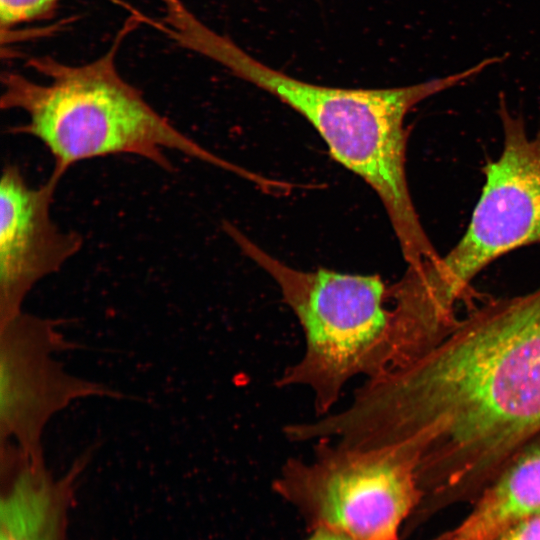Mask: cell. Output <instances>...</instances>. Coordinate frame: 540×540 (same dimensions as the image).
Wrapping results in <instances>:
<instances>
[{"label":"cell","mask_w":540,"mask_h":540,"mask_svg":"<svg viewBox=\"0 0 540 540\" xmlns=\"http://www.w3.org/2000/svg\"><path fill=\"white\" fill-rule=\"evenodd\" d=\"M492 540H540V515L515 524Z\"/></svg>","instance_id":"obj_12"},{"label":"cell","mask_w":540,"mask_h":540,"mask_svg":"<svg viewBox=\"0 0 540 540\" xmlns=\"http://www.w3.org/2000/svg\"><path fill=\"white\" fill-rule=\"evenodd\" d=\"M130 10L110 47L90 62L68 64L50 55L28 58L26 65L44 82L15 71L2 73L1 108L26 115L9 133L39 140L54 162L50 177L58 181L79 162L122 154L172 171L167 151L241 172L180 131L123 78L117 54L124 39L143 24L140 12Z\"/></svg>","instance_id":"obj_3"},{"label":"cell","mask_w":540,"mask_h":540,"mask_svg":"<svg viewBox=\"0 0 540 540\" xmlns=\"http://www.w3.org/2000/svg\"><path fill=\"white\" fill-rule=\"evenodd\" d=\"M61 0H0L2 39L12 29L25 23L50 19Z\"/></svg>","instance_id":"obj_11"},{"label":"cell","mask_w":540,"mask_h":540,"mask_svg":"<svg viewBox=\"0 0 540 540\" xmlns=\"http://www.w3.org/2000/svg\"><path fill=\"white\" fill-rule=\"evenodd\" d=\"M91 451L54 474L44 454L0 441V540H68L69 517Z\"/></svg>","instance_id":"obj_9"},{"label":"cell","mask_w":540,"mask_h":540,"mask_svg":"<svg viewBox=\"0 0 540 540\" xmlns=\"http://www.w3.org/2000/svg\"><path fill=\"white\" fill-rule=\"evenodd\" d=\"M305 540H353L347 536H344L340 533L327 530V529H313L312 533ZM429 540H445V533L431 538Z\"/></svg>","instance_id":"obj_13"},{"label":"cell","mask_w":540,"mask_h":540,"mask_svg":"<svg viewBox=\"0 0 540 540\" xmlns=\"http://www.w3.org/2000/svg\"><path fill=\"white\" fill-rule=\"evenodd\" d=\"M59 181L31 186L21 169L7 163L0 182V322L22 312L34 286L78 253L82 236L62 230L51 205Z\"/></svg>","instance_id":"obj_8"},{"label":"cell","mask_w":540,"mask_h":540,"mask_svg":"<svg viewBox=\"0 0 540 540\" xmlns=\"http://www.w3.org/2000/svg\"><path fill=\"white\" fill-rule=\"evenodd\" d=\"M195 51L234 76L270 93L302 115L326 143L331 156L361 177L378 195L407 266L439 257L422 227L406 174L408 112L423 100L456 86L503 56L445 77L394 88H339L309 83L276 70L211 28L196 39Z\"/></svg>","instance_id":"obj_2"},{"label":"cell","mask_w":540,"mask_h":540,"mask_svg":"<svg viewBox=\"0 0 540 540\" xmlns=\"http://www.w3.org/2000/svg\"><path fill=\"white\" fill-rule=\"evenodd\" d=\"M225 231L277 284L304 336L301 357L276 381L312 393L318 416L333 411L354 378L387 368L394 311L391 287L379 275L293 268L261 249L232 224Z\"/></svg>","instance_id":"obj_4"},{"label":"cell","mask_w":540,"mask_h":540,"mask_svg":"<svg viewBox=\"0 0 540 540\" xmlns=\"http://www.w3.org/2000/svg\"><path fill=\"white\" fill-rule=\"evenodd\" d=\"M310 458L290 457L273 490L313 529L353 540H401L420 503L415 467L387 448L314 442Z\"/></svg>","instance_id":"obj_6"},{"label":"cell","mask_w":540,"mask_h":540,"mask_svg":"<svg viewBox=\"0 0 540 540\" xmlns=\"http://www.w3.org/2000/svg\"><path fill=\"white\" fill-rule=\"evenodd\" d=\"M342 419L356 444L414 464L424 519L473 503L540 432V286L488 301L364 380Z\"/></svg>","instance_id":"obj_1"},{"label":"cell","mask_w":540,"mask_h":540,"mask_svg":"<svg viewBox=\"0 0 540 540\" xmlns=\"http://www.w3.org/2000/svg\"><path fill=\"white\" fill-rule=\"evenodd\" d=\"M498 115L502 150L483 167L485 182L465 233L445 256L404 273L420 302L445 320L455 318V304L484 268L510 251L540 244V129L529 134L503 96Z\"/></svg>","instance_id":"obj_5"},{"label":"cell","mask_w":540,"mask_h":540,"mask_svg":"<svg viewBox=\"0 0 540 540\" xmlns=\"http://www.w3.org/2000/svg\"><path fill=\"white\" fill-rule=\"evenodd\" d=\"M470 512L445 540H492L540 515V432L508 463L472 503Z\"/></svg>","instance_id":"obj_10"},{"label":"cell","mask_w":540,"mask_h":540,"mask_svg":"<svg viewBox=\"0 0 540 540\" xmlns=\"http://www.w3.org/2000/svg\"><path fill=\"white\" fill-rule=\"evenodd\" d=\"M62 323L24 311L0 322V441L34 454H43L48 423L73 402L122 397L64 368L56 355L78 345L63 333Z\"/></svg>","instance_id":"obj_7"}]
</instances>
